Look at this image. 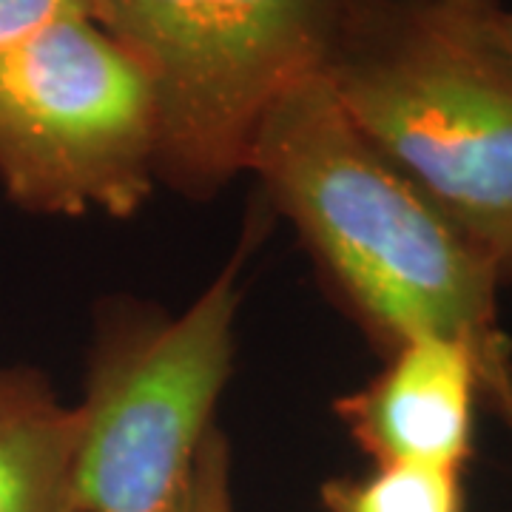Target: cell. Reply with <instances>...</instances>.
I'll return each instance as SVG.
<instances>
[{"instance_id":"cell-1","label":"cell","mask_w":512,"mask_h":512,"mask_svg":"<svg viewBox=\"0 0 512 512\" xmlns=\"http://www.w3.org/2000/svg\"><path fill=\"white\" fill-rule=\"evenodd\" d=\"M245 174L382 356L430 333L467 339L484 356L507 339L493 262L367 140L322 72L265 114Z\"/></svg>"},{"instance_id":"cell-2","label":"cell","mask_w":512,"mask_h":512,"mask_svg":"<svg viewBox=\"0 0 512 512\" xmlns=\"http://www.w3.org/2000/svg\"><path fill=\"white\" fill-rule=\"evenodd\" d=\"M325 77L373 146L512 282V40L495 0H345Z\"/></svg>"},{"instance_id":"cell-3","label":"cell","mask_w":512,"mask_h":512,"mask_svg":"<svg viewBox=\"0 0 512 512\" xmlns=\"http://www.w3.org/2000/svg\"><path fill=\"white\" fill-rule=\"evenodd\" d=\"M146 72L157 183L208 200L245 174L265 114L325 72L345 0H89Z\"/></svg>"},{"instance_id":"cell-4","label":"cell","mask_w":512,"mask_h":512,"mask_svg":"<svg viewBox=\"0 0 512 512\" xmlns=\"http://www.w3.org/2000/svg\"><path fill=\"white\" fill-rule=\"evenodd\" d=\"M239 268L242 251L180 313L100 305L77 402L80 512H180L234 373Z\"/></svg>"},{"instance_id":"cell-5","label":"cell","mask_w":512,"mask_h":512,"mask_svg":"<svg viewBox=\"0 0 512 512\" xmlns=\"http://www.w3.org/2000/svg\"><path fill=\"white\" fill-rule=\"evenodd\" d=\"M0 185L43 217L137 214L157 185V106L140 63L66 15L0 60Z\"/></svg>"},{"instance_id":"cell-6","label":"cell","mask_w":512,"mask_h":512,"mask_svg":"<svg viewBox=\"0 0 512 512\" xmlns=\"http://www.w3.org/2000/svg\"><path fill=\"white\" fill-rule=\"evenodd\" d=\"M484 353L458 336H416L333 410L373 464L467 470L476 444Z\"/></svg>"},{"instance_id":"cell-7","label":"cell","mask_w":512,"mask_h":512,"mask_svg":"<svg viewBox=\"0 0 512 512\" xmlns=\"http://www.w3.org/2000/svg\"><path fill=\"white\" fill-rule=\"evenodd\" d=\"M77 404L23 365H0V512H80Z\"/></svg>"},{"instance_id":"cell-8","label":"cell","mask_w":512,"mask_h":512,"mask_svg":"<svg viewBox=\"0 0 512 512\" xmlns=\"http://www.w3.org/2000/svg\"><path fill=\"white\" fill-rule=\"evenodd\" d=\"M325 512H467L464 470L427 464H373L359 476L319 487Z\"/></svg>"},{"instance_id":"cell-9","label":"cell","mask_w":512,"mask_h":512,"mask_svg":"<svg viewBox=\"0 0 512 512\" xmlns=\"http://www.w3.org/2000/svg\"><path fill=\"white\" fill-rule=\"evenodd\" d=\"M180 512H237L234 458L228 436L220 427H214L202 444Z\"/></svg>"},{"instance_id":"cell-10","label":"cell","mask_w":512,"mask_h":512,"mask_svg":"<svg viewBox=\"0 0 512 512\" xmlns=\"http://www.w3.org/2000/svg\"><path fill=\"white\" fill-rule=\"evenodd\" d=\"M66 15H92L89 0H0V60Z\"/></svg>"},{"instance_id":"cell-11","label":"cell","mask_w":512,"mask_h":512,"mask_svg":"<svg viewBox=\"0 0 512 512\" xmlns=\"http://www.w3.org/2000/svg\"><path fill=\"white\" fill-rule=\"evenodd\" d=\"M481 396L493 404L512 436V345L510 339L481 359Z\"/></svg>"},{"instance_id":"cell-12","label":"cell","mask_w":512,"mask_h":512,"mask_svg":"<svg viewBox=\"0 0 512 512\" xmlns=\"http://www.w3.org/2000/svg\"><path fill=\"white\" fill-rule=\"evenodd\" d=\"M504 29H507V35L512 40V9H504Z\"/></svg>"}]
</instances>
